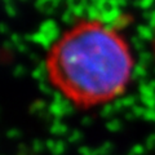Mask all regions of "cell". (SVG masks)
<instances>
[{"instance_id": "cell-1", "label": "cell", "mask_w": 155, "mask_h": 155, "mask_svg": "<svg viewBox=\"0 0 155 155\" xmlns=\"http://www.w3.org/2000/svg\"><path fill=\"white\" fill-rule=\"evenodd\" d=\"M133 67L128 41L97 18L74 22L56 39L44 58L49 84L81 110L123 96L132 80Z\"/></svg>"}, {"instance_id": "cell-2", "label": "cell", "mask_w": 155, "mask_h": 155, "mask_svg": "<svg viewBox=\"0 0 155 155\" xmlns=\"http://www.w3.org/2000/svg\"><path fill=\"white\" fill-rule=\"evenodd\" d=\"M151 47H153V53H154V57H155V30H154L153 39H151Z\"/></svg>"}]
</instances>
